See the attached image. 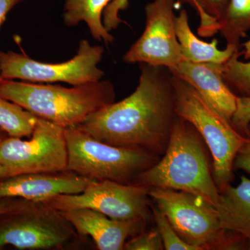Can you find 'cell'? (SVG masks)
<instances>
[{"label": "cell", "instance_id": "cell-1", "mask_svg": "<svg viewBox=\"0 0 250 250\" xmlns=\"http://www.w3.org/2000/svg\"><path fill=\"white\" fill-rule=\"evenodd\" d=\"M139 64L134 93L91 113L79 126L106 144L142 147L161 156L178 118L173 75L167 67Z\"/></svg>", "mask_w": 250, "mask_h": 250}, {"label": "cell", "instance_id": "cell-2", "mask_svg": "<svg viewBox=\"0 0 250 250\" xmlns=\"http://www.w3.org/2000/svg\"><path fill=\"white\" fill-rule=\"evenodd\" d=\"M202 141L193 125L178 116L162 159L141 172L134 184L189 192L216 208L220 191Z\"/></svg>", "mask_w": 250, "mask_h": 250}, {"label": "cell", "instance_id": "cell-3", "mask_svg": "<svg viewBox=\"0 0 250 250\" xmlns=\"http://www.w3.org/2000/svg\"><path fill=\"white\" fill-rule=\"evenodd\" d=\"M0 96L65 129L82 124L91 113L114 103L116 92L109 81L66 88L2 79Z\"/></svg>", "mask_w": 250, "mask_h": 250}, {"label": "cell", "instance_id": "cell-4", "mask_svg": "<svg viewBox=\"0 0 250 250\" xmlns=\"http://www.w3.org/2000/svg\"><path fill=\"white\" fill-rule=\"evenodd\" d=\"M67 170L93 181L134 184L160 156L137 147H118L94 139L79 125L65 128Z\"/></svg>", "mask_w": 250, "mask_h": 250}, {"label": "cell", "instance_id": "cell-5", "mask_svg": "<svg viewBox=\"0 0 250 250\" xmlns=\"http://www.w3.org/2000/svg\"><path fill=\"white\" fill-rule=\"evenodd\" d=\"M148 194L186 243L200 250L248 248V239L224 229L217 208L202 197L161 188H150Z\"/></svg>", "mask_w": 250, "mask_h": 250}, {"label": "cell", "instance_id": "cell-6", "mask_svg": "<svg viewBox=\"0 0 250 250\" xmlns=\"http://www.w3.org/2000/svg\"><path fill=\"white\" fill-rule=\"evenodd\" d=\"M172 82L177 115L191 123L207 143L213 157V178L219 191H223L231 185L235 158L246 137L191 85L174 75Z\"/></svg>", "mask_w": 250, "mask_h": 250}, {"label": "cell", "instance_id": "cell-7", "mask_svg": "<svg viewBox=\"0 0 250 250\" xmlns=\"http://www.w3.org/2000/svg\"><path fill=\"white\" fill-rule=\"evenodd\" d=\"M80 237L62 212L45 202L29 201L0 215V250L65 249Z\"/></svg>", "mask_w": 250, "mask_h": 250}, {"label": "cell", "instance_id": "cell-8", "mask_svg": "<svg viewBox=\"0 0 250 250\" xmlns=\"http://www.w3.org/2000/svg\"><path fill=\"white\" fill-rule=\"evenodd\" d=\"M30 139L7 136L0 144V165L10 176L65 172V129L38 117Z\"/></svg>", "mask_w": 250, "mask_h": 250}, {"label": "cell", "instance_id": "cell-9", "mask_svg": "<svg viewBox=\"0 0 250 250\" xmlns=\"http://www.w3.org/2000/svg\"><path fill=\"white\" fill-rule=\"evenodd\" d=\"M104 48L81 41L73 58L60 63L37 62L24 52L0 51V70L4 80L31 82H64L75 86L99 82L105 73L98 67Z\"/></svg>", "mask_w": 250, "mask_h": 250}, {"label": "cell", "instance_id": "cell-10", "mask_svg": "<svg viewBox=\"0 0 250 250\" xmlns=\"http://www.w3.org/2000/svg\"><path fill=\"white\" fill-rule=\"evenodd\" d=\"M148 191L137 184L93 180L81 193L59 195L45 202L61 211L90 208L115 220L148 221L152 215Z\"/></svg>", "mask_w": 250, "mask_h": 250}, {"label": "cell", "instance_id": "cell-11", "mask_svg": "<svg viewBox=\"0 0 250 250\" xmlns=\"http://www.w3.org/2000/svg\"><path fill=\"white\" fill-rule=\"evenodd\" d=\"M174 0H154L145 8L146 27L123 57L126 63L175 68L184 58L175 31Z\"/></svg>", "mask_w": 250, "mask_h": 250}, {"label": "cell", "instance_id": "cell-12", "mask_svg": "<svg viewBox=\"0 0 250 250\" xmlns=\"http://www.w3.org/2000/svg\"><path fill=\"white\" fill-rule=\"evenodd\" d=\"M80 236L90 237L100 250H124L125 243L145 231L147 221L118 220L90 208L62 211Z\"/></svg>", "mask_w": 250, "mask_h": 250}, {"label": "cell", "instance_id": "cell-13", "mask_svg": "<svg viewBox=\"0 0 250 250\" xmlns=\"http://www.w3.org/2000/svg\"><path fill=\"white\" fill-rule=\"evenodd\" d=\"M91 181L70 171L16 174L0 179V197L45 202L59 195L81 193Z\"/></svg>", "mask_w": 250, "mask_h": 250}, {"label": "cell", "instance_id": "cell-14", "mask_svg": "<svg viewBox=\"0 0 250 250\" xmlns=\"http://www.w3.org/2000/svg\"><path fill=\"white\" fill-rule=\"evenodd\" d=\"M222 65L184 60L170 71L174 76L191 85L231 124V118L236 109L238 96L224 81Z\"/></svg>", "mask_w": 250, "mask_h": 250}, {"label": "cell", "instance_id": "cell-15", "mask_svg": "<svg viewBox=\"0 0 250 250\" xmlns=\"http://www.w3.org/2000/svg\"><path fill=\"white\" fill-rule=\"evenodd\" d=\"M224 229L250 238V180L242 176L236 187L231 185L220 192L216 207Z\"/></svg>", "mask_w": 250, "mask_h": 250}, {"label": "cell", "instance_id": "cell-16", "mask_svg": "<svg viewBox=\"0 0 250 250\" xmlns=\"http://www.w3.org/2000/svg\"><path fill=\"white\" fill-rule=\"evenodd\" d=\"M175 31L184 60L187 62L224 64L234 52L239 51L229 45L220 50L218 48L217 39L207 42L198 39L190 29L188 16L185 9L182 10L179 16H176Z\"/></svg>", "mask_w": 250, "mask_h": 250}, {"label": "cell", "instance_id": "cell-17", "mask_svg": "<svg viewBox=\"0 0 250 250\" xmlns=\"http://www.w3.org/2000/svg\"><path fill=\"white\" fill-rule=\"evenodd\" d=\"M111 0H65L63 21L68 27H73L84 22L93 39L111 43L114 38L106 30L103 22L105 8Z\"/></svg>", "mask_w": 250, "mask_h": 250}, {"label": "cell", "instance_id": "cell-18", "mask_svg": "<svg viewBox=\"0 0 250 250\" xmlns=\"http://www.w3.org/2000/svg\"><path fill=\"white\" fill-rule=\"evenodd\" d=\"M218 23L227 45L240 50L241 39L250 31V0H230Z\"/></svg>", "mask_w": 250, "mask_h": 250}, {"label": "cell", "instance_id": "cell-19", "mask_svg": "<svg viewBox=\"0 0 250 250\" xmlns=\"http://www.w3.org/2000/svg\"><path fill=\"white\" fill-rule=\"evenodd\" d=\"M38 117L0 96V127L12 137H30Z\"/></svg>", "mask_w": 250, "mask_h": 250}, {"label": "cell", "instance_id": "cell-20", "mask_svg": "<svg viewBox=\"0 0 250 250\" xmlns=\"http://www.w3.org/2000/svg\"><path fill=\"white\" fill-rule=\"evenodd\" d=\"M230 0H177L179 4H188L196 10L200 18L197 33L209 38L219 32L218 21L228 7Z\"/></svg>", "mask_w": 250, "mask_h": 250}, {"label": "cell", "instance_id": "cell-21", "mask_svg": "<svg viewBox=\"0 0 250 250\" xmlns=\"http://www.w3.org/2000/svg\"><path fill=\"white\" fill-rule=\"evenodd\" d=\"M242 52H234L228 62L222 65V75L231 91L239 94L238 97H250V62L239 60Z\"/></svg>", "mask_w": 250, "mask_h": 250}, {"label": "cell", "instance_id": "cell-22", "mask_svg": "<svg viewBox=\"0 0 250 250\" xmlns=\"http://www.w3.org/2000/svg\"><path fill=\"white\" fill-rule=\"evenodd\" d=\"M151 208L157 228L156 230L160 235L164 250H200L197 247L186 243L179 236L166 215L157 207L151 206Z\"/></svg>", "mask_w": 250, "mask_h": 250}, {"label": "cell", "instance_id": "cell-23", "mask_svg": "<svg viewBox=\"0 0 250 250\" xmlns=\"http://www.w3.org/2000/svg\"><path fill=\"white\" fill-rule=\"evenodd\" d=\"M126 250H164L162 240L157 230L140 233L125 243Z\"/></svg>", "mask_w": 250, "mask_h": 250}, {"label": "cell", "instance_id": "cell-24", "mask_svg": "<svg viewBox=\"0 0 250 250\" xmlns=\"http://www.w3.org/2000/svg\"><path fill=\"white\" fill-rule=\"evenodd\" d=\"M250 123V97L238 96L236 109L231 118V124L237 131L244 136Z\"/></svg>", "mask_w": 250, "mask_h": 250}, {"label": "cell", "instance_id": "cell-25", "mask_svg": "<svg viewBox=\"0 0 250 250\" xmlns=\"http://www.w3.org/2000/svg\"><path fill=\"white\" fill-rule=\"evenodd\" d=\"M129 7V0H111L103 12V24L106 30L111 32L117 29L121 23L119 13Z\"/></svg>", "mask_w": 250, "mask_h": 250}, {"label": "cell", "instance_id": "cell-26", "mask_svg": "<svg viewBox=\"0 0 250 250\" xmlns=\"http://www.w3.org/2000/svg\"><path fill=\"white\" fill-rule=\"evenodd\" d=\"M244 136H246L247 141L239 149L235 158L233 168L245 171L250 174V123L247 127Z\"/></svg>", "mask_w": 250, "mask_h": 250}, {"label": "cell", "instance_id": "cell-27", "mask_svg": "<svg viewBox=\"0 0 250 250\" xmlns=\"http://www.w3.org/2000/svg\"><path fill=\"white\" fill-rule=\"evenodd\" d=\"M28 202V200L20 197H0V215L16 209L25 205Z\"/></svg>", "mask_w": 250, "mask_h": 250}, {"label": "cell", "instance_id": "cell-28", "mask_svg": "<svg viewBox=\"0 0 250 250\" xmlns=\"http://www.w3.org/2000/svg\"><path fill=\"white\" fill-rule=\"evenodd\" d=\"M25 0H0V29L9 14L16 5L22 3Z\"/></svg>", "mask_w": 250, "mask_h": 250}, {"label": "cell", "instance_id": "cell-29", "mask_svg": "<svg viewBox=\"0 0 250 250\" xmlns=\"http://www.w3.org/2000/svg\"><path fill=\"white\" fill-rule=\"evenodd\" d=\"M7 136H9V135L6 134L4 130L0 127V144L2 142L3 140L6 139ZM9 177V174L8 173L7 171L2 166L0 165V179L6 178V177Z\"/></svg>", "mask_w": 250, "mask_h": 250}, {"label": "cell", "instance_id": "cell-30", "mask_svg": "<svg viewBox=\"0 0 250 250\" xmlns=\"http://www.w3.org/2000/svg\"><path fill=\"white\" fill-rule=\"evenodd\" d=\"M244 47V50L242 52V54H244L245 59L246 60L250 59V40L247 41L243 44Z\"/></svg>", "mask_w": 250, "mask_h": 250}, {"label": "cell", "instance_id": "cell-31", "mask_svg": "<svg viewBox=\"0 0 250 250\" xmlns=\"http://www.w3.org/2000/svg\"><path fill=\"white\" fill-rule=\"evenodd\" d=\"M248 250H250V238L248 239Z\"/></svg>", "mask_w": 250, "mask_h": 250}, {"label": "cell", "instance_id": "cell-32", "mask_svg": "<svg viewBox=\"0 0 250 250\" xmlns=\"http://www.w3.org/2000/svg\"><path fill=\"white\" fill-rule=\"evenodd\" d=\"M1 80H2V78L1 77V70H0V82H1Z\"/></svg>", "mask_w": 250, "mask_h": 250}]
</instances>
